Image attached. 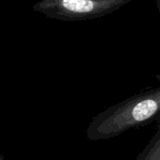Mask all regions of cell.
I'll return each instance as SVG.
<instances>
[{
  "label": "cell",
  "instance_id": "obj_4",
  "mask_svg": "<svg viewBox=\"0 0 160 160\" xmlns=\"http://www.w3.org/2000/svg\"><path fill=\"white\" fill-rule=\"evenodd\" d=\"M0 160H3V158H2V156L0 155Z\"/></svg>",
  "mask_w": 160,
  "mask_h": 160
},
{
  "label": "cell",
  "instance_id": "obj_3",
  "mask_svg": "<svg viewBox=\"0 0 160 160\" xmlns=\"http://www.w3.org/2000/svg\"><path fill=\"white\" fill-rule=\"evenodd\" d=\"M135 160H160V127Z\"/></svg>",
  "mask_w": 160,
  "mask_h": 160
},
{
  "label": "cell",
  "instance_id": "obj_5",
  "mask_svg": "<svg viewBox=\"0 0 160 160\" xmlns=\"http://www.w3.org/2000/svg\"><path fill=\"white\" fill-rule=\"evenodd\" d=\"M156 1H157V2H158V0H156Z\"/></svg>",
  "mask_w": 160,
  "mask_h": 160
},
{
  "label": "cell",
  "instance_id": "obj_1",
  "mask_svg": "<svg viewBox=\"0 0 160 160\" xmlns=\"http://www.w3.org/2000/svg\"><path fill=\"white\" fill-rule=\"evenodd\" d=\"M160 87L134 95L114 104L98 115L89 124L85 135L89 141L109 140L122 133L144 127L159 119Z\"/></svg>",
  "mask_w": 160,
  "mask_h": 160
},
{
  "label": "cell",
  "instance_id": "obj_2",
  "mask_svg": "<svg viewBox=\"0 0 160 160\" xmlns=\"http://www.w3.org/2000/svg\"><path fill=\"white\" fill-rule=\"evenodd\" d=\"M131 0H38L32 10L50 19L79 22L107 16Z\"/></svg>",
  "mask_w": 160,
  "mask_h": 160
}]
</instances>
